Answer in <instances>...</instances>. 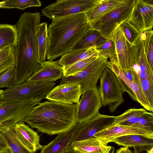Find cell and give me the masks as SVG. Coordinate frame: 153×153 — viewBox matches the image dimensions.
I'll use <instances>...</instances> for the list:
<instances>
[{
	"label": "cell",
	"instance_id": "obj_1",
	"mask_svg": "<svg viewBox=\"0 0 153 153\" xmlns=\"http://www.w3.org/2000/svg\"><path fill=\"white\" fill-rule=\"evenodd\" d=\"M39 12H25L16 24L18 41L15 47L14 85L26 81L41 68L38 61L37 31L40 24Z\"/></svg>",
	"mask_w": 153,
	"mask_h": 153
},
{
	"label": "cell",
	"instance_id": "obj_2",
	"mask_svg": "<svg viewBox=\"0 0 153 153\" xmlns=\"http://www.w3.org/2000/svg\"><path fill=\"white\" fill-rule=\"evenodd\" d=\"M91 28L84 13L52 20L47 28V59L52 61L71 51Z\"/></svg>",
	"mask_w": 153,
	"mask_h": 153
},
{
	"label": "cell",
	"instance_id": "obj_3",
	"mask_svg": "<svg viewBox=\"0 0 153 153\" xmlns=\"http://www.w3.org/2000/svg\"><path fill=\"white\" fill-rule=\"evenodd\" d=\"M76 105L52 101L40 103L28 114L25 122L48 135L64 132L77 123Z\"/></svg>",
	"mask_w": 153,
	"mask_h": 153
},
{
	"label": "cell",
	"instance_id": "obj_4",
	"mask_svg": "<svg viewBox=\"0 0 153 153\" xmlns=\"http://www.w3.org/2000/svg\"><path fill=\"white\" fill-rule=\"evenodd\" d=\"M54 82L42 83L26 81L0 92V101L38 105L54 88Z\"/></svg>",
	"mask_w": 153,
	"mask_h": 153
},
{
	"label": "cell",
	"instance_id": "obj_5",
	"mask_svg": "<svg viewBox=\"0 0 153 153\" xmlns=\"http://www.w3.org/2000/svg\"><path fill=\"white\" fill-rule=\"evenodd\" d=\"M99 80L98 89L102 104L104 107H108L110 112H114L124 102L123 94L125 91L118 76L107 67Z\"/></svg>",
	"mask_w": 153,
	"mask_h": 153
},
{
	"label": "cell",
	"instance_id": "obj_6",
	"mask_svg": "<svg viewBox=\"0 0 153 153\" xmlns=\"http://www.w3.org/2000/svg\"><path fill=\"white\" fill-rule=\"evenodd\" d=\"M108 59L98 57L80 71L71 76H64L59 85L76 83L80 85L82 93L97 86L98 81L107 67Z\"/></svg>",
	"mask_w": 153,
	"mask_h": 153
},
{
	"label": "cell",
	"instance_id": "obj_7",
	"mask_svg": "<svg viewBox=\"0 0 153 153\" xmlns=\"http://www.w3.org/2000/svg\"><path fill=\"white\" fill-rule=\"evenodd\" d=\"M134 0H123L116 7L91 25V28L100 31L106 39L116 28L127 20L131 14Z\"/></svg>",
	"mask_w": 153,
	"mask_h": 153
},
{
	"label": "cell",
	"instance_id": "obj_8",
	"mask_svg": "<svg viewBox=\"0 0 153 153\" xmlns=\"http://www.w3.org/2000/svg\"><path fill=\"white\" fill-rule=\"evenodd\" d=\"M98 0H57L43 8L42 13L52 20L76 13H85Z\"/></svg>",
	"mask_w": 153,
	"mask_h": 153
},
{
	"label": "cell",
	"instance_id": "obj_9",
	"mask_svg": "<svg viewBox=\"0 0 153 153\" xmlns=\"http://www.w3.org/2000/svg\"><path fill=\"white\" fill-rule=\"evenodd\" d=\"M76 103V117L77 123H81L90 119L99 113L102 106L98 87L88 90L82 94Z\"/></svg>",
	"mask_w": 153,
	"mask_h": 153
},
{
	"label": "cell",
	"instance_id": "obj_10",
	"mask_svg": "<svg viewBox=\"0 0 153 153\" xmlns=\"http://www.w3.org/2000/svg\"><path fill=\"white\" fill-rule=\"evenodd\" d=\"M109 38L112 40L116 48L117 65L124 75L129 81L132 80L130 68V51L131 45L126 38L120 26L110 34Z\"/></svg>",
	"mask_w": 153,
	"mask_h": 153
},
{
	"label": "cell",
	"instance_id": "obj_11",
	"mask_svg": "<svg viewBox=\"0 0 153 153\" xmlns=\"http://www.w3.org/2000/svg\"><path fill=\"white\" fill-rule=\"evenodd\" d=\"M116 117L117 116L103 115L99 113L93 118L83 123H79V128L73 142L94 137L97 133L116 124Z\"/></svg>",
	"mask_w": 153,
	"mask_h": 153
},
{
	"label": "cell",
	"instance_id": "obj_12",
	"mask_svg": "<svg viewBox=\"0 0 153 153\" xmlns=\"http://www.w3.org/2000/svg\"><path fill=\"white\" fill-rule=\"evenodd\" d=\"M140 32L152 29L153 0H135L127 20Z\"/></svg>",
	"mask_w": 153,
	"mask_h": 153
},
{
	"label": "cell",
	"instance_id": "obj_13",
	"mask_svg": "<svg viewBox=\"0 0 153 153\" xmlns=\"http://www.w3.org/2000/svg\"><path fill=\"white\" fill-rule=\"evenodd\" d=\"M34 106L22 102L0 101V126L7 122H25Z\"/></svg>",
	"mask_w": 153,
	"mask_h": 153
},
{
	"label": "cell",
	"instance_id": "obj_14",
	"mask_svg": "<svg viewBox=\"0 0 153 153\" xmlns=\"http://www.w3.org/2000/svg\"><path fill=\"white\" fill-rule=\"evenodd\" d=\"M82 94L80 85L67 83L54 88L45 98L50 101L72 104L79 102Z\"/></svg>",
	"mask_w": 153,
	"mask_h": 153
},
{
	"label": "cell",
	"instance_id": "obj_15",
	"mask_svg": "<svg viewBox=\"0 0 153 153\" xmlns=\"http://www.w3.org/2000/svg\"><path fill=\"white\" fill-rule=\"evenodd\" d=\"M130 134L143 135L153 137V133L131 126L116 124L96 134L94 137L105 145L118 137Z\"/></svg>",
	"mask_w": 153,
	"mask_h": 153
},
{
	"label": "cell",
	"instance_id": "obj_16",
	"mask_svg": "<svg viewBox=\"0 0 153 153\" xmlns=\"http://www.w3.org/2000/svg\"><path fill=\"white\" fill-rule=\"evenodd\" d=\"M41 68L27 81L42 83L54 82L64 76L63 67L58 61H45L40 64Z\"/></svg>",
	"mask_w": 153,
	"mask_h": 153
},
{
	"label": "cell",
	"instance_id": "obj_17",
	"mask_svg": "<svg viewBox=\"0 0 153 153\" xmlns=\"http://www.w3.org/2000/svg\"><path fill=\"white\" fill-rule=\"evenodd\" d=\"M79 127L77 123L70 130L58 134L52 141L43 146L40 153H65L72 149L71 144Z\"/></svg>",
	"mask_w": 153,
	"mask_h": 153
},
{
	"label": "cell",
	"instance_id": "obj_18",
	"mask_svg": "<svg viewBox=\"0 0 153 153\" xmlns=\"http://www.w3.org/2000/svg\"><path fill=\"white\" fill-rule=\"evenodd\" d=\"M16 134L21 143L30 152L35 153L43 147L40 143L37 133L24 122L16 123L14 126Z\"/></svg>",
	"mask_w": 153,
	"mask_h": 153
},
{
	"label": "cell",
	"instance_id": "obj_19",
	"mask_svg": "<svg viewBox=\"0 0 153 153\" xmlns=\"http://www.w3.org/2000/svg\"><path fill=\"white\" fill-rule=\"evenodd\" d=\"M118 146L133 147L134 153H140L153 148V137L138 134H130L121 136L113 140Z\"/></svg>",
	"mask_w": 153,
	"mask_h": 153
},
{
	"label": "cell",
	"instance_id": "obj_20",
	"mask_svg": "<svg viewBox=\"0 0 153 153\" xmlns=\"http://www.w3.org/2000/svg\"><path fill=\"white\" fill-rule=\"evenodd\" d=\"M72 148L79 153H110L113 147L105 145L98 139L91 137L73 142Z\"/></svg>",
	"mask_w": 153,
	"mask_h": 153
},
{
	"label": "cell",
	"instance_id": "obj_21",
	"mask_svg": "<svg viewBox=\"0 0 153 153\" xmlns=\"http://www.w3.org/2000/svg\"><path fill=\"white\" fill-rule=\"evenodd\" d=\"M16 123L13 122H7L0 126V132L4 138L8 147L12 153H35L27 150L18 140L14 129Z\"/></svg>",
	"mask_w": 153,
	"mask_h": 153
},
{
	"label": "cell",
	"instance_id": "obj_22",
	"mask_svg": "<svg viewBox=\"0 0 153 153\" xmlns=\"http://www.w3.org/2000/svg\"><path fill=\"white\" fill-rule=\"evenodd\" d=\"M123 1V0H98L94 6L85 13L91 26Z\"/></svg>",
	"mask_w": 153,
	"mask_h": 153
},
{
	"label": "cell",
	"instance_id": "obj_23",
	"mask_svg": "<svg viewBox=\"0 0 153 153\" xmlns=\"http://www.w3.org/2000/svg\"><path fill=\"white\" fill-rule=\"evenodd\" d=\"M98 53L95 47L73 50L62 56L58 62L64 69L78 61L98 55Z\"/></svg>",
	"mask_w": 153,
	"mask_h": 153
},
{
	"label": "cell",
	"instance_id": "obj_24",
	"mask_svg": "<svg viewBox=\"0 0 153 153\" xmlns=\"http://www.w3.org/2000/svg\"><path fill=\"white\" fill-rule=\"evenodd\" d=\"M107 39L100 31L91 28L75 45L72 51L91 47L97 48L105 42Z\"/></svg>",
	"mask_w": 153,
	"mask_h": 153
},
{
	"label": "cell",
	"instance_id": "obj_25",
	"mask_svg": "<svg viewBox=\"0 0 153 153\" xmlns=\"http://www.w3.org/2000/svg\"><path fill=\"white\" fill-rule=\"evenodd\" d=\"M18 35L16 25L0 24V49L10 47L15 48L18 41Z\"/></svg>",
	"mask_w": 153,
	"mask_h": 153
},
{
	"label": "cell",
	"instance_id": "obj_26",
	"mask_svg": "<svg viewBox=\"0 0 153 153\" xmlns=\"http://www.w3.org/2000/svg\"><path fill=\"white\" fill-rule=\"evenodd\" d=\"M132 80L130 89L135 96L137 101L147 111L152 112L153 108L149 103L143 91L138 74L134 69L132 70Z\"/></svg>",
	"mask_w": 153,
	"mask_h": 153
},
{
	"label": "cell",
	"instance_id": "obj_27",
	"mask_svg": "<svg viewBox=\"0 0 153 153\" xmlns=\"http://www.w3.org/2000/svg\"><path fill=\"white\" fill-rule=\"evenodd\" d=\"M48 24L46 22L40 23L37 31L39 63L44 62L47 59V51L48 42Z\"/></svg>",
	"mask_w": 153,
	"mask_h": 153
},
{
	"label": "cell",
	"instance_id": "obj_28",
	"mask_svg": "<svg viewBox=\"0 0 153 153\" xmlns=\"http://www.w3.org/2000/svg\"><path fill=\"white\" fill-rule=\"evenodd\" d=\"M10 47L0 51V74L15 65V49Z\"/></svg>",
	"mask_w": 153,
	"mask_h": 153
},
{
	"label": "cell",
	"instance_id": "obj_29",
	"mask_svg": "<svg viewBox=\"0 0 153 153\" xmlns=\"http://www.w3.org/2000/svg\"><path fill=\"white\" fill-rule=\"evenodd\" d=\"M147 111L145 108H131L121 114L117 116L115 124L127 126L134 118Z\"/></svg>",
	"mask_w": 153,
	"mask_h": 153
},
{
	"label": "cell",
	"instance_id": "obj_30",
	"mask_svg": "<svg viewBox=\"0 0 153 153\" xmlns=\"http://www.w3.org/2000/svg\"><path fill=\"white\" fill-rule=\"evenodd\" d=\"M2 8H16L22 10L30 7H39L42 2L39 0H7Z\"/></svg>",
	"mask_w": 153,
	"mask_h": 153
},
{
	"label": "cell",
	"instance_id": "obj_31",
	"mask_svg": "<svg viewBox=\"0 0 153 153\" xmlns=\"http://www.w3.org/2000/svg\"><path fill=\"white\" fill-rule=\"evenodd\" d=\"M98 55L93 56L88 58L78 61L64 69V76H71L83 70L95 60Z\"/></svg>",
	"mask_w": 153,
	"mask_h": 153
},
{
	"label": "cell",
	"instance_id": "obj_32",
	"mask_svg": "<svg viewBox=\"0 0 153 153\" xmlns=\"http://www.w3.org/2000/svg\"><path fill=\"white\" fill-rule=\"evenodd\" d=\"M99 56L104 57L108 59L114 58L117 60L116 48L114 43L111 39L100 46L96 48Z\"/></svg>",
	"mask_w": 153,
	"mask_h": 153
},
{
	"label": "cell",
	"instance_id": "obj_33",
	"mask_svg": "<svg viewBox=\"0 0 153 153\" xmlns=\"http://www.w3.org/2000/svg\"><path fill=\"white\" fill-rule=\"evenodd\" d=\"M127 40L132 45L139 36L140 32L128 20L120 25Z\"/></svg>",
	"mask_w": 153,
	"mask_h": 153
},
{
	"label": "cell",
	"instance_id": "obj_34",
	"mask_svg": "<svg viewBox=\"0 0 153 153\" xmlns=\"http://www.w3.org/2000/svg\"><path fill=\"white\" fill-rule=\"evenodd\" d=\"M135 127L153 133V114L147 111L138 118Z\"/></svg>",
	"mask_w": 153,
	"mask_h": 153
},
{
	"label": "cell",
	"instance_id": "obj_35",
	"mask_svg": "<svg viewBox=\"0 0 153 153\" xmlns=\"http://www.w3.org/2000/svg\"><path fill=\"white\" fill-rule=\"evenodd\" d=\"M15 71L12 67L0 74V88H10L14 85Z\"/></svg>",
	"mask_w": 153,
	"mask_h": 153
},
{
	"label": "cell",
	"instance_id": "obj_36",
	"mask_svg": "<svg viewBox=\"0 0 153 153\" xmlns=\"http://www.w3.org/2000/svg\"><path fill=\"white\" fill-rule=\"evenodd\" d=\"M140 81L144 94L153 108V75L142 79Z\"/></svg>",
	"mask_w": 153,
	"mask_h": 153
},
{
	"label": "cell",
	"instance_id": "obj_37",
	"mask_svg": "<svg viewBox=\"0 0 153 153\" xmlns=\"http://www.w3.org/2000/svg\"><path fill=\"white\" fill-rule=\"evenodd\" d=\"M153 35L150 37L149 44L147 57L149 65L153 71Z\"/></svg>",
	"mask_w": 153,
	"mask_h": 153
},
{
	"label": "cell",
	"instance_id": "obj_38",
	"mask_svg": "<svg viewBox=\"0 0 153 153\" xmlns=\"http://www.w3.org/2000/svg\"><path fill=\"white\" fill-rule=\"evenodd\" d=\"M8 148L4 138L0 132V152Z\"/></svg>",
	"mask_w": 153,
	"mask_h": 153
},
{
	"label": "cell",
	"instance_id": "obj_39",
	"mask_svg": "<svg viewBox=\"0 0 153 153\" xmlns=\"http://www.w3.org/2000/svg\"><path fill=\"white\" fill-rule=\"evenodd\" d=\"M116 153H132V152L128 147L123 146L117 150Z\"/></svg>",
	"mask_w": 153,
	"mask_h": 153
},
{
	"label": "cell",
	"instance_id": "obj_40",
	"mask_svg": "<svg viewBox=\"0 0 153 153\" xmlns=\"http://www.w3.org/2000/svg\"><path fill=\"white\" fill-rule=\"evenodd\" d=\"M0 153H12L10 149L8 147L0 152Z\"/></svg>",
	"mask_w": 153,
	"mask_h": 153
},
{
	"label": "cell",
	"instance_id": "obj_41",
	"mask_svg": "<svg viewBox=\"0 0 153 153\" xmlns=\"http://www.w3.org/2000/svg\"><path fill=\"white\" fill-rule=\"evenodd\" d=\"M65 153H79L78 152H77L74 150L72 149H71L67 151Z\"/></svg>",
	"mask_w": 153,
	"mask_h": 153
},
{
	"label": "cell",
	"instance_id": "obj_42",
	"mask_svg": "<svg viewBox=\"0 0 153 153\" xmlns=\"http://www.w3.org/2000/svg\"><path fill=\"white\" fill-rule=\"evenodd\" d=\"M5 3V0L0 2V8H2Z\"/></svg>",
	"mask_w": 153,
	"mask_h": 153
},
{
	"label": "cell",
	"instance_id": "obj_43",
	"mask_svg": "<svg viewBox=\"0 0 153 153\" xmlns=\"http://www.w3.org/2000/svg\"><path fill=\"white\" fill-rule=\"evenodd\" d=\"M153 148H152L146 151V153H153Z\"/></svg>",
	"mask_w": 153,
	"mask_h": 153
},
{
	"label": "cell",
	"instance_id": "obj_44",
	"mask_svg": "<svg viewBox=\"0 0 153 153\" xmlns=\"http://www.w3.org/2000/svg\"><path fill=\"white\" fill-rule=\"evenodd\" d=\"M114 148L113 147V148L111 149L110 153H114Z\"/></svg>",
	"mask_w": 153,
	"mask_h": 153
},
{
	"label": "cell",
	"instance_id": "obj_45",
	"mask_svg": "<svg viewBox=\"0 0 153 153\" xmlns=\"http://www.w3.org/2000/svg\"><path fill=\"white\" fill-rule=\"evenodd\" d=\"M1 50L0 49V51H1Z\"/></svg>",
	"mask_w": 153,
	"mask_h": 153
}]
</instances>
